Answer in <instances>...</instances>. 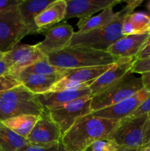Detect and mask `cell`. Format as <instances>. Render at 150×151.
I'll return each mask as SVG.
<instances>
[{
  "label": "cell",
  "mask_w": 150,
  "mask_h": 151,
  "mask_svg": "<svg viewBox=\"0 0 150 151\" xmlns=\"http://www.w3.org/2000/svg\"><path fill=\"white\" fill-rule=\"evenodd\" d=\"M119 122L97 117L89 114L75 122L73 126L63 134L61 142L69 150L84 151L94 142L107 138Z\"/></svg>",
  "instance_id": "cell-1"
},
{
  "label": "cell",
  "mask_w": 150,
  "mask_h": 151,
  "mask_svg": "<svg viewBox=\"0 0 150 151\" xmlns=\"http://www.w3.org/2000/svg\"><path fill=\"white\" fill-rule=\"evenodd\" d=\"M46 58L51 64L67 69L106 66L117 60L108 52L83 47H67L49 54Z\"/></svg>",
  "instance_id": "cell-2"
},
{
  "label": "cell",
  "mask_w": 150,
  "mask_h": 151,
  "mask_svg": "<svg viewBox=\"0 0 150 151\" xmlns=\"http://www.w3.org/2000/svg\"><path fill=\"white\" fill-rule=\"evenodd\" d=\"M44 110L37 96L22 84L0 92V122L21 115L39 116Z\"/></svg>",
  "instance_id": "cell-3"
},
{
  "label": "cell",
  "mask_w": 150,
  "mask_h": 151,
  "mask_svg": "<svg viewBox=\"0 0 150 151\" xmlns=\"http://www.w3.org/2000/svg\"><path fill=\"white\" fill-rule=\"evenodd\" d=\"M119 17L107 26L85 32H74L69 47H83L107 52L109 47L122 36V24L125 16L133 13L127 5L119 12Z\"/></svg>",
  "instance_id": "cell-4"
},
{
  "label": "cell",
  "mask_w": 150,
  "mask_h": 151,
  "mask_svg": "<svg viewBox=\"0 0 150 151\" xmlns=\"http://www.w3.org/2000/svg\"><path fill=\"white\" fill-rule=\"evenodd\" d=\"M142 89L144 85L141 78H137L129 71L117 83L91 97V113L116 104Z\"/></svg>",
  "instance_id": "cell-5"
},
{
  "label": "cell",
  "mask_w": 150,
  "mask_h": 151,
  "mask_svg": "<svg viewBox=\"0 0 150 151\" xmlns=\"http://www.w3.org/2000/svg\"><path fill=\"white\" fill-rule=\"evenodd\" d=\"M146 118L147 115H144L122 119L107 138L119 147L141 149L144 146V128Z\"/></svg>",
  "instance_id": "cell-6"
},
{
  "label": "cell",
  "mask_w": 150,
  "mask_h": 151,
  "mask_svg": "<svg viewBox=\"0 0 150 151\" xmlns=\"http://www.w3.org/2000/svg\"><path fill=\"white\" fill-rule=\"evenodd\" d=\"M91 97L78 99L57 107L46 109L61 132L66 134L78 119L91 113Z\"/></svg>",
  "instance_id": "cell-7"
},
{
  "label": "cell",
  "mask_w": 150,
  "mask_h": 151,
  "mask_svg": "<svg viewBox=\"0 0 150 151\" xmlns=\"http://www.w3.org/2000/svg\"><path fill=\"white\" fill-rule=\"evenodd\" d=\"M28 35L29 32L22 22L19 8L0 13V52L11 50Z\"/></svg>",
  "instance_id": "cell-8"
},
{
  "label": "cell",
  "mask_w": 150,
  "mask_h": 151,
  "mask_svg": "<svg viewBox=\"0 0 150 151\" xmlns=\"http://www.w3.org/2000/svg\"><path fill=\"white\" fill-rule=\"evenodd\" d=\"M112 65L113 64L71 69L69 73L66 75L63 79L56 83L51 87L49 91L89 88L90 86L99 77L101 76L103 73L111 67Z\"/></svg>",
  "instance_id": "cell-9"
},
{
  "label": "cell",
  "mask_w": 150,
  "mask_h": 151,
  "mask_svg": "<svg viewBox=\"0 0 150 151\" xmlns=\"http://www.w3.org/2000/svg\"><path fill=\"white\" fill-rule=\"evenodd\" d=\"M45 58L35 45L19 43L4 53L3 60L10 67L9 75L16 78L22 71Z\"/></svg>",
  "instance_id": "cell-10"
},
{
  "label": "cell",
  "mask_w": 150,
  "mask_h": 151,
  "mask_svg": "<svg viewBox=\"0 0 150 151\" xmlns=\"http://www.w3.org/2000/svg\"><path fill=\"white\" fill-rule=\"evenodd\" d=\"M62 134L55 122L44 109L26 138L28 142L33 145L50 147L57 145L61 142Z\"/></svg>",
  "instance_id": "cell-11"
},
{
  "label": "cell",
  "mask_w": 150,
  "mask_h": 151,
  "mask_svg": "<svg viewBox=\"0 0 150 151\" xmlns=\"http://www.w3.org/2000/svg\"><path fill=\"white\" fill-rule=\"evenodd\" d=\"M74 33L73 27L66 22H63L45 31V38L35 46L46 57L69 47Z\"/></svg>",
  "instance_id": "cell-12"
},
{
  "label": "cell",
  "mask_w": 150,
  "mask_h": 151,
  "mask_svg": "<svg viewBox=\"0 0 150 151\" xmlns=\"http://www.w3.org/2000/svg\"><path fill=\"white\" fill-rule=\"evenodd\" d=\"M149 95L150 92L144 88L132 97L91 114L97 117L121 121L132 114Z\"/></svg>",
  "instance_id": "cell-13"
},
{
  "label": "cell",
  "mask_w": 150,
  "mask_h": 151,
  "mask_svg": "<svg viewBox=\"0 0 150 151\" xmlns=\"http://www.w3.org/2000/svg\"><path fill=\"white\" fill-rule=\"evenodd\" d=\"M134 60L135 58H121L113 63L108 70L99 77L89 86L92 97L119 82L130 71Z\"/></svg>",
  "instance_id": "cell-14"
},
{
  "label": "cell",
  "mask_w": 150,
  "mask_h": 151,
  "mask_svg": "<svg viewBox=\"0 0 150 151\" xmlns=\"http://www.w3.org/2000/svg\"><path fill=\"white\" fill-rule=\"evenodd\" d=\"M121 0H66L65 19L78 18L85 20L92 17L96 12L120 4Z\"/></svg>",
  "instance_id": "cell-15"
},
{
  "label": "cell",
  "mask_w": 150,
  "mask_h": 151,
  "mask_svg": "<svg viewBox=\"0 0 150 151\" xmlns=\"http://www.w3.org/2000/svg\"><path fill=\"white\" fill-rule=\"evenodd\" d=\"M149 32L141 34L124 35L120 39L113 43L107 52L113 58H135L147 41Z\"/></svg>",
  "instance_id": "cell-16"
},
{
  "label": "cell",
  "mask_w": 150,
  "mask_h": 151,
  "mask_svg": "<svg viewBox=\"0 0 150 151\" xmlns=\"http://www.w3.org/2000/svg\"><path fill=\"white\" fill-rule=\"evenodd\" d=\"M36 96L40 104L44 109H49L62 106L85 97H89V96L92 97L89 88L49 91L44 94H38Z\"/></svg>",
  "instance_id": "cell-17"
},
{
  "label": "cell",
  "mask_w": 150,
  "mask_h": 151,
  "mask_svg": "<svg viewBox=\"0 0 150 151\" xmlns=\"http://www.w3.org/2000/svg\"><path fill=\"white\" fill-rule=\"evenodd\" d=\"M66 8V0H54L35 18V23L38 28V33L44 34L47 29L65 20Z\"/></svg>",
  "instance_id": "cell-18"
},
{
  "label": "cell",
  "mask_w": 150,
  "mask_h": 151,
  "mask_svg": "<svg viewBox=\"0 0 150 151\" xmlns=\"http://www.w3.org/2000/svg\"><path fill=\"white\" fill-rule=\"evenodd\" d=\"M54 0H22L19 6V11L29 35L38 33V28L35 19Z\"/></svg>",
  "instance_id": "cell-19"
},
{
  "label": "cell",
  "mask_w": 150,
  "mask_h": 151,
  "mask_svg": "<svg viewBox=\"0 0 150 151\" xmlns=\"http://www.w3.org/2000/svg\"><path fill=\"white\" fill-rule=\"evenodd\" d=\"M64 76L62 75H20L16 78L35 95L49 91L51 87Z\"/></svg>",
  "instance_id": "cell-20"
},
{
  "label": "cell",
  "mask_w": 150,
  "mask_h": 151,
  "mask_svg": "<svg viewBox=\"0 0 150 151\" xmlns=\"http://www.w3.org/2000/svg\"><path fill=\"white\" fill-rule=\"evenodd\" d=\"M150 31V16L143 12H135L124 17L122 24V35L141 34Z\"/></svg>",
  "instance_id": "cell-21"
},
{
  "label": "cell",
  "mask_w": 150,
  "mask_h": 151,
  "mask_svg": "<svg viewBox=\"0 0 150 151\" xmlns=\"http://www.w3.org/2000/svg\"><path fill=\"white\" fill-rule=\"evenodd\" d=\"M119 13L113 11V7H107L103 10L99 15L85 20H79L77 24L79 32H85L92 29H98L107 26L119 17Z\"/></svg>",
  "instance_id": "cell-22"
},
{
  "label": "cell",
  "mask_w": 150,
  "mask_h": 151,
  "mask_svg": "<svg viewBox=\"0 0 150 151\" xmlns=\"http://www.w3.org/2000/svg\"><path fill=\"white\" fill-rule=\"evenodd\" d=\"M28 144L26 139L18 135L0 122V151H18Z\"/></svg>",
  "instance_id": "cell-23"
},
{
  "label": "cell",
  "mask_w": 150,
  "mask_h": 151,
  "mask_svg": "<svg viewBox=\"0 0 150 151\" xmlns=\"http://www.w3.org/2000/svg\"><path fill=\"white\" fill-rule=\"evenodd\" d=\"M38 119V116L33 115H21L10 118L1 122L18 135L26 139L35 126Z\"/></svg>",
  "instance_id": "cell-24"
},
{
  "label": "cell",
  "mask_w": 150,
  "mask_h": 151,
  "mask_svg": "<svg viewBox=\"0 0 150 151\" xmlns=\"http://www.w3.org/2000/svg\"><path fill=\"white\" fill-rule=\"evenodd\" d=\"M71 69H63L51 64L46 57L22 71L20 75H62L66 76ZM18 75V76H19ZM17 76V77H18Z\"/></svg>",
  "instance_id": "cell-25"
},
{
  "label": "cell",
  "mask_w": 150,
  "mask_h": 151,
  "mask_svg": "<svg viewBox=\"0 0 150 151\" xmlns=\"http://www.w3.org/2000/svg\"><path fill=\"white\" fill-rule=\"evenodd\" d=\"M119 147L112 139L104 138L91 143L84 151H116Z\"/></svg>",
  "instance_id": "cell-26"
},
{
  "label": "cell",
  "mask_w": 150,
  "mask_h": 151,
  "mask_svg": "<svg viewBox=\"0 0 150 151\" xmlns=\"http://www.w3.org/2000/svg\"><path fill=\"white\" fill-rule=\"evenodd\" d=\"M130 72L133 74H142L150 72V56L142 59L135 60L132 63Z\"/></svg>",
  "instance_id": "cell-27"
},
{
  "label": "cell",
  "mask_w": 150,
  "mask_h": 151,
  "mask_svg": "<svg viewBox=\"0 0 150 151\" xmlns=\"http://www.w3.org/2000/svg\"><path fill=\"white\" fill-rule=\"evenodd\" d=\"M19 85H21V83L10 75L0 77V92L11 89Z\"/></svg>",
  "instance_id": "cell-28"
},
{
  "label": "cell",
  "mask_w": 150,
  "mask_h": 151,
  "mask_svg": "<svg viewBox=\"0 0 150 151\" xmlns=\"http://www.w3.org/2000/svg\"><path fill=\"white\" fill-rule=\"evenodd\" d=\"M21 1L22 0H1L0 1V13L17 10Z\"/></svg>",
  "instance_id": "cell-29"
},
{
  "label": "cell",
  "mask_w": 150,
  "mask_h": 151,
  "mask_svg": "<svg viewBox=\"0 0 150 151\" xmlns=\"http://www.w3.org/2000/svg\"><path fill=\"white\" fill-rule=\"evenodd\" d=\"M150 113V95L143 102L142 104L138 108L136 111L132 114H131L129 117L135 118L138 116L147 115Z\"/></svg>",
  "instance_id": "cell-30"
},
{
  "label": "cell",
  "mask_w": 150,
  "mask_h": 151,
  "mask_svg": "<svg viewBox=\"0 0 150 151\" xmlns=\"http://www.w3.org/2000/svg\"><path fill=\"white\" fill-rule=\"evenodd\" d=\"M150 147V113L147 114L146 120L144 128V147Z\"/></svg>",
  "instance_id": "cell-31"
},
{
  "label": "cell",
  "mask_w": 150,
  "mask_h": 151,
  "mask_svg": "<svg viewBox=\"0 0 150 151\" xmlns=\"http://www.w3.org/2000/svg\"><path fill=\"white\" fill-rule=\"evenodd\" d=\"M58 145L55 146H53V147H44L28 144L18 151H56L57 150V147H58Z\"/></svg>",
  "instance_id": "cell-32"
},
{
  "label": "cell",
  "mask_w": 150,
  "mask_h": 151,
  "mask_svg": "<svg viewBox=\"0 0 150 151\" xmlns=\"http://www.w3.org/2000/svg\"><path fill=\"white\" fill-rule=\"evenodd\" d=\"M149 56H150V31L149 35L148 38H147V41H146L145 44L142 47L141 51L135 56V60H138V59L145 58L149 57Z\"/></svg>",
  "instance_id": "cell-33"
},
{
  "label": "cell",
  "mask_w": 150,
  "mask_h": 151,
  "mask_svg": "<svg viewBox=\"0 0 150 151\" xmlns=\"http://www.w3.org/2000/svg\"><path fill=\"white\" fill-rule=\"evenodd\" d=\"M141 78L142 80L143 85H144V88L150 92V72L142 74Z\"/></svg>",
  "instance_id": "cell-34"
},
{
  "label": "cell",
  "mask_w": 150,
  "mask_h": 151,
  "mask_svg": "<svg viewBox=\"0 0 150 151\" xmlns=\"http://www.w3.org/2000/svg\"><path fill=\"white\" fill-rule=\"evenodd\" d=\"M10 67L3 59L0 60V77L9 75Z\"/></svg>",
  "instance_id": "cell-35"
},
{
  "label": "cell",
  "mask_w": 150,
  "mask_h": 151,
  "mask_svg": "<svg viewBox=\"0 0 150 151\" xmlns=\"http://www.w3.org/2000/svg\"><path fill=\"white\" fill-rule=\"evenodd\" d=\"M125 3H126V5L134 11L136 7H138V6L141 5V4L143 3L144 0H124Z\"/></svg>",
  "instance_id": "cell-36"
},
{
  "label": "cell",
  "mask_w": 150,
  "mask_h": 151,
  "mask_svg": "<svg viewBox=\"0 0 150 151\" xmlns=\"http://www.w3.org/2000/svg\"><path fill=\"white\" fill-rule=\"evenodd\" d=\"M116 151H141L139 148H126V147H119Z\"/></svg>",
  "instance_id": "cell-37"
},
{
  "label": "cell",
  "mask_w": 150,
  "mask_h": 151,
  "mask_svg": "<svg viewBox=\"0 0 150 151\" xmlns=\"http://www.w3.org/2000/svg\"><path fill=\"white\" fill-rule=\"evenodd\" d=\"M56 151H71V150H67V149H66V147L63 146V145L62 144L61 142H60L59 143V145H58V147H57V150Z\"/></svg>",
  "instance_id": "cell-38"
},
{
  "label": "cell",
  "mask_w": 150,
  "mask_h": 151,
  "mask_svg": "<svg viewBox=\"0 0 150 151\" xmlns=\"http://www.w3.org/2000/svg\"><path fill=\"white\" fill-rule=\"evenodd\" d=\"M141 151H150V147H144V148H141Z\"/></svg>",
  "instance_id": "cell-39"
},
{
  "label": "cell",
  "mask_w": 150,
  "mask_h": 151,
  "mask_svg": "<svg viewBox=\"0 0 150 151\" xmlns=\"http://www.w3.org/2000/svg\"><path fill=\"white\" fill-rule=\"evenodd\" d=\"M4 53L0 52V60L3 59V58H4Z\"/></svg>",
  "instance_id": "cell-40"
},
{
  "label": "cell",
  "mask_w": 150,
  "mask_h": 151,
  "mask_svg": "<svg viewBox=\"0 0 150 151\" xmlns=\"http://www.w3.org/2000/svg\"><path fill=\"white\" fill-rule=\"evenodd\" d=\"M148 8L150 10V2L149 3V4H148Z\"/></svg>",
  "instance_id": "cell-41"
}]
</instances>
